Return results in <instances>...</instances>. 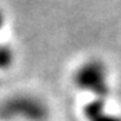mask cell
I'll use <instances>...</instances> for the list:
<instances>
[{
    "mask_svg": "<svg viewBox=\"0 0 121 121\" xmlns=\"http://www.w3.org/2000/svg\"><path fill=\"white\" fill-rule=\"evenodd\" d=\"M13 63V51L8 46L0 44V70L8 69Z\"/></svg>",
    "mask_w": 121,
    "mask_h": 121,
    "instance_id": "277c9868",
    "label": "cell"
},
{
    "mask_svg": "<svg viewBox=\"0 0 121 121\" xmlns=\"http://www.w3.org/2000/svg\"><path fill=\"white\" fill-rule=\"evenodd\" d=\"M1 27H3V15L0 12V30H1Z\"/></svg>",
    "mask_w": 121,
    "mask_h": 121,
    "instance_id": "5b68a950",
    "label": "cell"
},
{
    "mask_svg": "<svg viewBox=\"0 0 121 121\" xmlns=\"http://www.w3.org/2000/svg\"><path fill=\"white\" fill-rule=\"evenodd\" d=\"M48 116L47 104L31 94H15L0 102V120L47 121Z\"/></svg>",
    "mask_w": 121,
    "mask_h": 121,
    "instance_id": "6da1fadb",
    "label": "cell"
},
{
    "mask_svg": "<svg viewBox=\"0 0 121 121\" xmlns=\"http://www.w3.org/2000/svg\"><path fill=\"white\" fill-rule=\"evenodd\" d=\"M83 116L86 121H121V116L106 110L105 99L94 98L83 106Z\"/></svg>",
    "mask_w": 121,
    "mask_h": 121,
    "instance_id": "3957f363",
    "label": "cell"
},
{
    "mask_svg": "<svg viewBox=\"0 0 121 121\" xmlns=\"http://www.w3.org/2000/svg\"><path fill=\"white\" fill-rule=\"evenodd\" d=\"M73 82L79 90L90 93L94 98L105 99L110 94L108 69L99 59H89L77 67L73 74Z\"/></svg>",
    "mask_w": 121,
    "mask_h": 121,
    "instance_id": "7a4b0ae2",
    "label": "cell"
}]
</instances>
